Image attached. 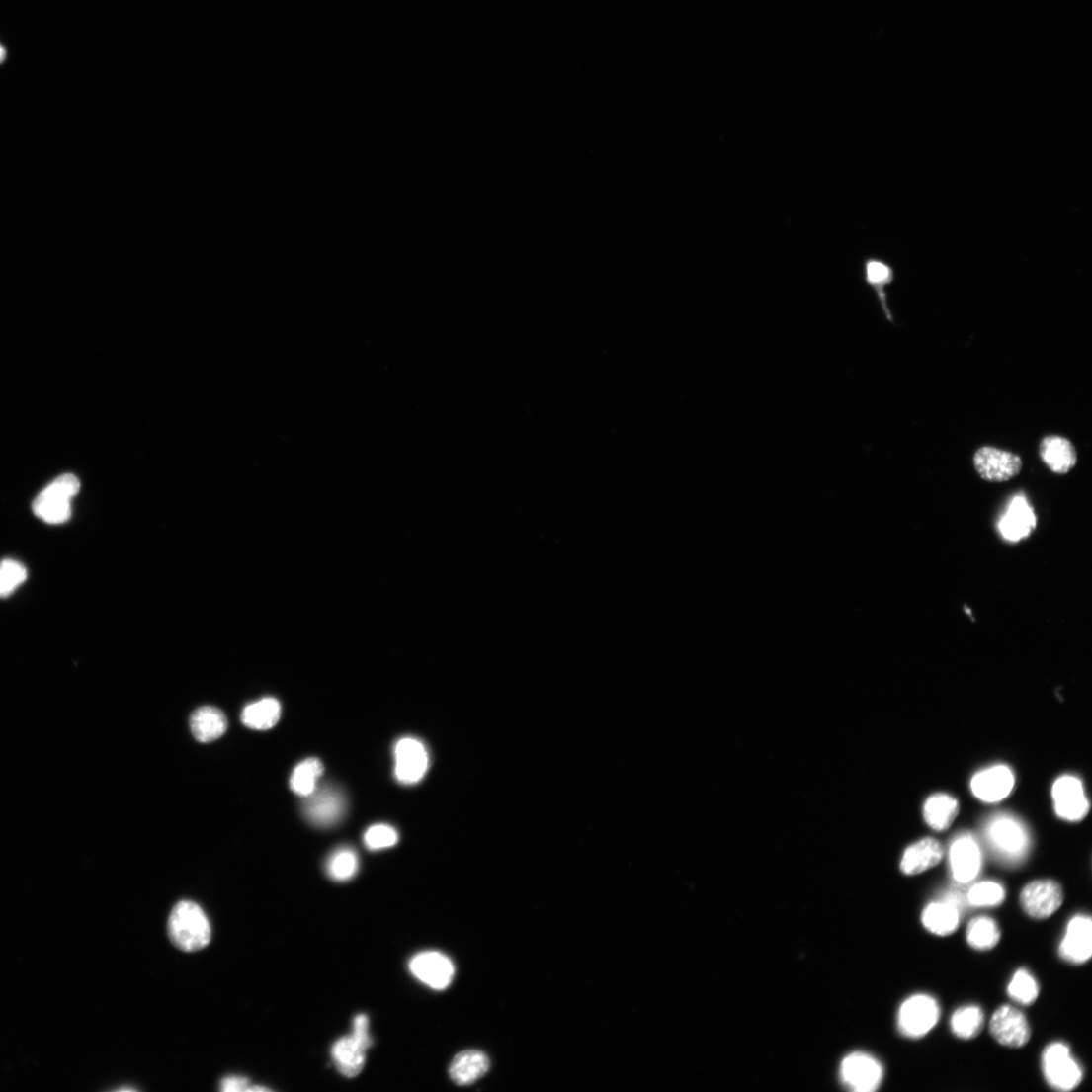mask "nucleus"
Listing matches in <instances>:
<instances>
[{
	"mask_svg": "<svg viewBox=\"0 0 1092 1092\" xmlns=\"http://www.w3.org/2000/svg\"><path fill=\"white\" fill-rule=\"evenodd\" d=\"M28 577L24 564L14 559L0 562V598L10 597Z\"/></svg>",
	"mask_w": 1092,
	"mask_h": 1092,
	"instance_id": "nucleus-32",
	"label": "nucleus"
},
{
	"mask_svg": "<svg viewBox=\"0 0 1092 1092\" xmlns=\"http://www.w3.org/2000/svg\"><path fill=\"white\" fill-rule=\"evenodd\" d=\"M966 938L973 949L988 951L997 946L1000 940V930L991 917L978 916L969 923Z\"/></svg>",
	"mask_w": 1092,
	"mask_h": 1092,
	"instance_id": "nucleus-29",
	"label": "nucleus"
},
{
	"mask_svg": "<svg viewBox=\"0 0 1092 1092\" xmlns=\"http://www.w3.org/2000/svg\"><path fill=\"white\" fill-rule=\"evenodd\" d=\"M282 709L277 699L269 697L247 706L241 720L245 726L255 730H268L276 726L281 718Z\"/></svg>",
	"mask_w": 1092,
	"mask_h": 1092,
	"instance_id": "nucleus-24",
	"label": "nucleus"
},
{
	"mask_svg": "<svg viewBox=\"0 0 1092 1092\" xmlns=\"http://www.w3.org/2000/svg\"><path fill=\"white\" fill-rule=\"evenodd\" d=\"M1042 1070L1048 1085L1057 1091L1074 1090L1083 1079L1081 1066L1073 1058L1070 1048L1061 1042L1046 1047Z\"/></svg>",
	"mask_w": 1092,
	"mask_h": 1092,
	"instance_id": "nucleus-3",
	"label": "nucleus"
},
{
	"mask_svg": "<svg viewBox=\"0 0 1092 1092\" xmlns=\"http://www.w3.org/2000/svg\"><path fill=\"white\" fill-rule=\"evenodd\" d=\"M1039 990L1037 980L1025 969L1018 970L1008 986L1010 998L1023 1006H1031L1037 1000Z\"/></svg>",
	"mask_w": 1092,
	"mask_h": 1092,
	"instance_id": "nucleus-31",
	"label": "nucleus"
},
{
	"mask_svg": "<svg viewBox=\"0 0 1092 1092\" xmlns=\"http://www.w3.org/2000/svg\"><path fill=\"white\" fill-rule=\"evenodd\" d=\"M1021 904L1025 912L1035 920H1046L1062 906L1064 893L1054 881H1036L1024 887Z\"/></svg>",
	"mask_w": 1092,
	"mask_h": 1092,
	"instance_id": "nucleus-5",
	"label": "nucleus"
},
{
	"mask_svg": "<svg viewBox=\"0 0 1092 1092\" xmlns=\"http://www.w3.org/2000/svg\"><path fill=\"white\" fill-rule=\"evenodd\" d=\"M168 935L174 946L185 952H195L209 945L211 930L201 906L184 900L174 906L170 913Z\"/></svg>",
	"mask_w": 1092,
	"mask_h": 1092,
	"instance_id": "nucleus-1",
	"label": "nucleus"
},
{
	"mask_svg": "<svg viewBox=\"0 0 1092 1092\" xmlns=\"http://www.w3.org/2000/svg\"><path fill=\"white\" fill-rule=\"evenodd\" d=\"M950 862L954 880L958 883L974 881L981 868V854L977 843L970 837H961L950 849Z\"/></svg>",
	"mask_w": 1092,
	"mask_h": 1092,
	"instance_id": "nucleus-15",
	"label": "nucleus"
},
{
	"mask_svg": "<svg viewBox=\"0 0 1092 1092\" xmlns=\"http://www.w3.org/2000/svg\"><path fill=\"white\" fill-rule=\"evenodd\" d=\"M1059 954L1066 963L1083 965L1092 954V921L1087 915H1075L1067 925L1059 946Z\"/></svg>",
	"mask_w": 1092,
	"mask_h": 1092,
	"instance_id": "nucleus-11",
	"label": "nucleus"
},
{
	"mask_svg": "<svg viewBox=\"0 0 1092 1092\" xmlns=\"http://www.w3.org/2000/svg\"><path fill=\"white\" fill-rule=\"evenodd\" d=\"M365 1048L353 1037L339 1039L332 1047V1058L341 1074L346 1077L358 1076L366 1062Z\"/></svg>",
	"mask_w": 1092,
	"mask_h": 1092,
	"instance_id": "nucleus-21",
	"label": "nucleus"
},
{
	"mask_svg": "<svg viewBox=\"0 0 1092 1092\" xmlns=\"http://www.w3.org/2000/svg\"><path fill=\"white\" fill-rule=\"evenodd\" d=\"M80 483L73 474H63L43 489L33 503L35 515L48 524H62L71 517V500Z\"/></svg>",
	"mask_w": 1092,
	"mask_h": 1092,
	"instance_id": "nucleus-2",
	"label": "nucleus"
},
{
	"mask_svg": "<svg viewBox=\"0 0 1092 1092\" xmlns=\"http://www.w3.org/2000/svg\"><path fill=\"white\" fill-rule=\"evenodd\" d=\"M958 813V801L946 795H936L930 798L924 809L927 823L938 832L946 831L952 825Z\"/></svg>",
	"mask_w": 1092,
	"mask_h": 1092,
	"instance_id": "nucleus-26",
	"label": "nucleus"
},
{
	"mask_svg": "<svg viewBox=\"0 0 1092 1092\" xmlns=\"http://www.w3.org/2000/svg\"><path fill=\"white\" fill-rule=\"evenodd\" d=\"M938 1001L927 994H915L908 997L898 1012L899 1032L909 1039H920L928 1035L940 1019Z\"/></svg>",
	"mask_w": 1092,
	"mask_h": 1092,
	"instance_id": "nucleus-4",
	"label": "nucleus"
},
{
	"mask_svg": "<svg viewBox=\"0 0 1092 1092\" xmlns=\"http://www.w3.org/2000/svg\"><path fill=\"white\" fill-rule=\"evenodd\" d=\"M988 835L995 849L1007 857H1020L1027 848V836L1023 827L1013 818H995L988 828Z\"/></svg>",
	"mask_w": 1092,
	"mask_h": 1092,
	"instance_id": "nucleus-16",
	"label": "nucleus"
},
{
	"mask_svg": "<svg viewBox=\"0 0 1092 1092\" xmlns=\"http://www.w3.org/2000/svg\"><path fill=\"white\" fill-rule=\"evenodd\" d=\"M961 911L945 899L930 903L923 911L922 922L932 934L940 937L955 933L960 924Z\"/></svg>",
	"mask_w": 1092,
	"mask_h": 1092,
	"instance_id": "nucleus-20",
	"label": "nucleus"
},
{
	"mask_svg": "<svg viewBox=\"0 0 1092 1092\" xmlns=\"http://www.w3.org/2000/svg\"><path fill=\"white\" fill-rule=\"evenodd\" d=\"M250 1087V1080L244 1076H227L220 1083V1090L224 1092H242Z\"/></svg>",
	"mask_w": 1092,
	"mask_h": 1092,
	"instance_id": "nucleus-36",
	"label": "nucleus"
},
{
	"mask_svg": "<svg viewBox=\"0 0 1092 1092\" xmlns=\"http://www.w3.org/2000/svg\"><path fill=\"white\" fill-rule=\"evenodd\" d=\"M359 869L357 853L349 848H341L332 854L327 862L329 877L335 882L352 880Z\"/></svg>",
	"mask_w": 1092,
	"mask_h": 1092,
	"instance_id": "nucleus-30",
	"label": "nucleus"
},
{
	"mask_svg": "<svg viewBox=\"0 0 1092 1092\" xmlns=\"http://www.w3.org/2000/svg\"><path fill=\"white\" fill-rule=\"evenodd\" d=\"M323 772L324 766L320 760L310 758L302 761L292 773L291 790L296 796L307 798L318 790V781Z\"/></svg>",
	"mask_w": 1092,
	"mask_h": 1092,
	"instance_id": "nucleus-25",
	"label": "nucleus"
},
{
	"mask_svg": "<svg viewBox=\"0 0 1092 1092\" xmlns=\"http://www.w3.org/2000/svg\"><path fill=\"white\" fill-rule=\"evenodd\" d=\"M346 808L343 795L336 789L317 790L303 804V814L312 824L329 827L336 824Z\"/></svg>",
	"mask_w": 1092,
	"mask_h": 1092,
	"instance_id": "nucleus-12",
	"label": "nucleus"
},
{
	"mask_svg": "<svg viewBox=\"0 0 1092 1092\" xmlns=\"http://www.w3.org/2000/svg\"><path fill=\"white\" fill-rule=\"evenodd\" d=\"M943 857L944 849L941 843L933 838H926L906 849L900 869L905 876H917L935 867Z\"/></svg>",
	"mask_w": 1092,
	"mask_h": 1092,
	"instance_id": "nucleus-18",
	"label": "nucleus"
},
{
	"mask_svg": "<svg viewBox=\"0 0 1092 1092\" xmlns=\"http://www.w3.org/2000/svg\"><path fill=\"white\" fill-rule=\"evenodd\" d=\"M1036 515L1022 496L1016 497L1006 515L1000 521L999 529L1004 539L1019 542L1029 537L1036 528Z\"/></svg>",
	"mask_w": 1092,
	"mask_h": 1092,
	"instance_id": "nucleus-17",
	"label": "nucleus"
},
{
	"mask_svg": "<svg viewBox=\"0 0 1092 1092\" xmlns=\"http://www.w3.org/2000/svg\"><path fill=\"white\" fill-rule=\"evenodd\" d=\"M989 1030L1000 1045L1010 1048H1021L1031 1038L1028 1020L1023 1013L1011 1006H1002L995 1011Z\"/></svg>",
	"mask_w": 1092,
	"mask_h": 1092,
	"instance_id": "nucleus-10",
	"label": "nucleus"
},
{
	"mask_svg": "<svg viewBox=\"0 0 1092 1092\" xmlns=\"http://www.w3.org/2000/svg\"><path fill=\"white\" fill-rule=\"evenodd\" d=\"M409 967L418 980L436 990L448 988L455 976L452 960L436 951L417 954L410 961Z\"/></svg>",
	"mask_w": 1092,
	"mask_h": 1092,
	"instance_id": "nucleus-8",
	"label": "nucleus"
},
{
	"mask_svg": "<svg viewBox=\"0 0 1092 1092\" xmlns=\"http://www.w3.org/2000/svg\"><path fill=\"white\" fill-rule=\"evenodd\" d=\"M6 57H7V52H6L5 48L2 45H0V63H3L4 60L6 59Z\"/></svg>",
	"mask_w": 1092,
	"mask_h": 1092,
	"instance_id": "nucleus-38",
	"label": "nucleus"
},
{
	"mask_svg": "<svg viewBox=\"0 0 1092 1092\" xmlns=\"http://www.w3.org/2000/svg\"><path fill=\"white\" fill-rule=\"evenodd\" d=\"M883 1075L881 1062L862 1052L850 1054L841 1065L842 1082L856 1092L876 1091L882 1083Z\"/></svg>",
	"mask_w": 1092,
	"mask_h": 1092,
	"instance_id": "nucleus-6",
	"label": "nucleus"
},
{
	"mask_svg": "<svg viewBox=\"0 0 1092 1092\" xmlns=\"http://www.w3.org/2000/svg\"><path fill=\"white\" fill-rule=\"evenodd\" d=\"M399 840L394 827L386 824H377L370 827L365 835V844L370 850H382L394 847Z\"/></svg>",
	"mask_w": 1092,
	"mask_h": 1092,
	"instance_id": "nucleus-34",
	"label": "nucleus"
},
{
	"mask_svg": "<svg viewBox=\"0 0 1092 1092\" xmlns=\"http://www.w3.org/2000/svg\"><path fill=\"white\" fill-rule=\"evenodd\" d=\"M190 724L194 736L200 742H210L221 737L228 727L223 712L212 707L197 710L191 716Z\"/></svg>",
	"mask_w": 1092,
	"mask_h": 1092,
	"instance_id": "nucleus-23",
	"label": "nucleus"
},
{
	"mask_svg": "<svg viewBox=\"0 0 1092 1092\" xmlns=\"http://www.w3.org/2000/svg\"><path fill=\"white\" fill-rule=\"evenodd\" d=\"M395 777L406 785L420 782L428 771L429 756L422 742L413 737H405L395 747Z\"/></svg>",
	"mask_w": 1092,
	"mask_h": 1092,
	"instance_id": "nucleus-9",
	"label": "nucleus"
},
{
	"mask_svg": "<svg viewBox=\"0 0 1092 1092\" xmlns=\"http://www.w3.org/2000/svg\"><path fill=\"white\" fill-rule=\"evenodd\" d=\"M247 1091H250V1092L258 1091V1092H260V1091H271V1089L268 1088V1087H265V1086L255 1085V1086H250Z\"/></svg>",
	"mask_w": 1092,
	"mask_h": 1092,
	"instance_id": "nucleus-37",
	"label": "nucleus"
},
{
	"mask_svg": "<svg viewBox=\"0 0 1092 1092\" xmlns=\"http://www.w3.org/2000/svg\"><path fill=\"white\" fill-rule=\"evenodd\" d=\"M1055 809L1059 817L1078 821L1089 811V802L1084 795L1081 781L1073 776L1059 778L1052 791Z\"/></svg>",
	"mask_w": 1092,
	"mask_h": 1092,
	"instance_id": "nucleus-13",
	"label": "nucleus"
},
{
	"mask_svg": "<svg viewBox=\"0 0 1092 1092\" xmlns=\"http://www.w3.org/2000/svg\"><path fill=\"white\" fill-rule=\"evenodd\" d=\"M974 466L986 482L1004 483L1021 472L1023 462L1019 456L1013 453L984 447L976 452Z\"/></svg>",
	"mask_w": 1092,
	"mask_h": 1092,
	"instance_id": "nucleus-7",
	"label": "nucleus"
},
{
	"mask_svg": "<svg viewBox=\"0 0 1092 1092\" xmlns=\"http://www.w3.org/2000/svg\"><path fill=\"white\" fill-rule=\"evenodd\" d=\"M1040 456L1045 464L1058 474L1068 473L1077 462L1074 446L1061 436H1047L1040 445Z\"/></svg>",
	"mask_w": 1092,
	"mask_h": 1092,
	"instance_id": "nucleus-19",
	"label": "nucleus"
},
{
	"mask_svg": "<svg viewBox=\"0 0 1092 1092\" xmlns=\"http://www.w3.org/2000/svg\"><path fill=\"white\" fill-rule=\"evenodd\" d=\"M490 1069L488 1056L469 1050L458 1054L450 1067V1075L458 1085H469L482 1078Z\"/></svg>",
	"mask_w": 1092,
	"mask_h": 1092,
	"instance_id": "nucleus-22",
	"label": "nucleus"
},
{
	"mask_svg": "<svg viewBox=\"0 0 1092 1092\" xmlns=\"http://www.w3.org/2000/svg\"><path fill=\"white\" fill-rule=\"evenodd\" d=\"M1015 786L1013 772L1006 766H995L974 776L971 789L984 802H998L1010 796Z\"/></svg>",
	"mask_w": 1092,
	"mask_h": 1092,
	"instance_id": "nucleus-14",
	"label": "nucleus"
},
{
	"mask_svg": "<svg viewBox=\"0 0 1092 1092\" xmlns=\"http://www.w3.org/2000/svg\"><path fill=\"white\" fill-rule=\"evenodd\" d=\"M984 1022L983 1011L977 1006H968L958 1009L952 1015L950 1025L956 1037L970 1040L981 1033Z\"/></svg>",
	"mask_w": 1092,
	"mask_h": 1092,
	"instance_id": "nucleus-28",
	"label": "nucleus"
},
{
	"mask_svg": "<svg viewBox=\"0 0 1092 1092\" xmlns=\"http://www.w3.org/2000/svg\"><path fill=\"white\" fill-rule=\"evenodd\" d=\"M366 1050L372 1046V1039L369 1034V1018L366 1015H359L354 1021V1033L352 1035Z\"/></svg>",
	"mask_w": 1092,
	"mask_h": 1092,
	"instance_id": "nucleus-35",
	"label": "nucleus"
},
{
	"mask_svg": "<svg viewBox=\"0 0 1092 1092\" xmlns=\"http://www.w3.org/2000/svg\"><path fill=\"white\" fill-rule=\"evenodd\" d=\"M1006 899V890L992 882H984L974 885L967 893L969 905L976 907H992L1000 905Z\"/></svg>",
	"mask_w": 1092,
	"mask_h": 1092,
	"instance_id": "nucleus-33",
	"label": "nucleus"
},
{
	"mask_svg": "<svg viewBox=\"0 0 1092 1092\" xmlns=\"http://www.w3.org/2000/svg\"><path fill=\"white\" fill-rule=\"evenodd\" d=\"M863 273L866 284L876 290L882 307L887 310L885 287L894 280L893 268L887 261L872 256L864 260Z\"/></svg>",
	"mask_w": 1092,
	"mask_h": 1092,
	"instance_id": "nucleus-27",
	"label": "nucleus"
}]
</instances>
